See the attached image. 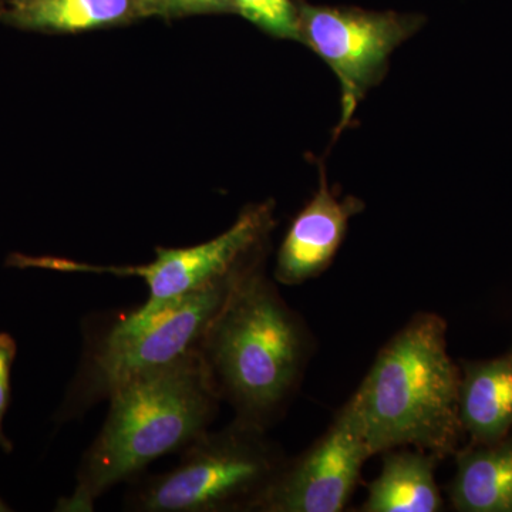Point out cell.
Returning <instances> with one entry per match:
<instances>
[{
    "instance_id": "obj_1",
    "label": "cell",
    "mask_w": 512,
    "mask_h": 512,
    "mask_svg": "<svg viewBox=\"0 0 512 512\" xmlns=\"http://www.w3.org/2000/svg\"><path fill=\"white\" fill-rule=\"evenodd\" d=\"M100 433L57 511L89 512L107 491L130 483L158 458L181 453L210 429L221 399L194 352L123 384L111 394Z\"/></svg>"
},
{
    "instance_id": "obj_2",
    "label": "cell",
    "mask_w": 512,
    "mask_h": 512,
    "mask_svg": "<svg viewBox=\"0 0 512 512\" xmlns=\"http://www.w3.org/2000/svg\"><path fill=\"white\" fill-rule=\"evenodd\" d=\"M309 350L308 330L259 259L212 320L198 353L235 419L266 430L295 394Z\"/></svg>"
},
{
    "instance_id": "obj_3",
    "label": "cell",
    "mask_w": 512,
    "mask_h": 512,
    "mask_svg": "<svg viewBox=\"0 0 512 512\" xmlns=\"http://www.w3.org/2000/svg\"><path fill=\"white\" fill-rule=\"evenodd\" d=\"M461 372L447 350V325L419 313L377 355L353 394L372 456L414 447L436 458L457 450Z\"/></svg>"
},
{
    "instance_id": "obj_4",
    "label": "cell",
    "mask_w": 512,
    "mask_h": 512,
    "mask_svg": "<svg viewBox=\"0 0 512 512\" xmlns=\"http://www.w3.org/2000/svg\"><path fill=\"white\" fill-rule=\"evenodd\" d=\"M265 258L264 251L214 284L178 299L150 316L128 312L86 348L66 399L57 413L62 421L82 416L109 400L123 384L160 369L200 349L212 320L245 272Z\"/></svg>"
},
{
    "instance_id": "obj_5",
    "label": "cell",
    "mask_w": 512,
    "mask_h": 512,
    "mask_svg": "<svg viewBox=\"0 0 512 512\" xmlns=\"http://www.w3.org/2000/svg\"><path fill=\"white\" fill-rule=\"evenodd\" d=\"M285 463L266 430L234 419L192 441L171 470L131 480L124 505L136 512L255 511Z\"/></svg>"
},
{
    "instance_id": "obj_6",
    "label": "cell",
    "mask_w": 512,
    "mask_h": 512,
    "mask_svg": "<svg viewBox=\"0 0 512 512\" xmlns=\"http://www.w3.org/2000/svg\"><path fill=\"white\" fill-rule=\"evenodd\" d=\"M274 208L254 205L242 211L231 228L220 237L190 248H157L156 259L136 266H96L70 259L13 256L16 266H36L63 272H92L114 276H137L148 286L146 303L134 309L140 316H150L184 296L200 291L228 275L249 258L264 251L269 232L274 227Z\"/></svg>"
},
{
    "instance_id": "obj_7",
    "label": "cell",
    "mask_w": 512,
    "mask_h": 512,
    "mask_svg": "<svg viewBox=\"0 0 512 512\" xmlns=\"http://www.w3.org/2000/svg\"><path fill=\"white\" fill-rule=\"evenodd\" d=\"M298 40L329 64L342 89L336 134L352 123L357 106L383 79L390 55L419 30L417 16L296 3Z\"/></svg>"
},
{
    "instance_id": "obj_8",
    "label": "cell",
    "mask_w": 512,
    "mask_h": 512,
    "mask_svg": "<svg viewBox=\"0 0 512 512\" xmlns=\"http://www.w3.org/2000/svg\"><path fill=\"white\" fill-rule=\"evenodd\" d=\"M370 457L365 427L352 396L320 439L295 460H286L255 511H343Z\"/></svg>"
},
{
    "instance_id": "obj_9",
    "label": "cell",
    "mask_w": 512,
    "mask_h": 512,
    "mask_svg": "<svg viewBox=\"0 0 512 512\" xmlns=\"http://www.w3.org/2000/svg\"><path fill=\"white\" fill-rule=\"evenodd\" d=\"M363 208V202L355 197H336L320 168L318 192L292 222L279 249L276 281L293 286L322 274L342 245L350 218Z\"/></svg>"
},
{
    "instance_id": "obj_10",
    "label": "cell",
    "mask_w": 512,
    "mask_h": 512,
    "mask_svg": "<svg viewBox=\"0 0 512 512\" xmlns=\"http://www.w3.org/2000/svg\"><path fill=\"white\" fill-rule=\"evenodd\" d=\"M460 420L474 443L505 439L512 429V350L485 362L464 363Z\"/></svg>"
},
{
    "instance_id": "obj_11",
    "label": "cell",
    "mask_w": 512,
    "mask_h": 512,
    "mask_svg": "<svg viewBox=\"0 0 512 512\" xmlns=\"http://www.w3.org/2000/svg\"><path fill=\"white\" fill-rule=\"evenodd\" d=\"M140 19L136 0H2L0 22L40 33L114 28Z\"/></svg>"
},
{
    "instance_id": "obj_12",
    "label": "cell",
    "mask_w": 512,
    "mask_h": 512,
    "mask_svg": "<svg viewBox=\"0 0 512 512\" xmlns=\"http://www.w3.org/2000/svg\"><path fill=\"white\" fill-rule=\"evenodd\" d=\"M474 444L458 453L450 491L453 507L461 512H512V439Z\"/></svg>"
},
{
    "instance_id": "obj_13",
    "label": "cell",
    "mask_w": 512,
    "mask_h": 512,
    "mask_svg": "<svg viewBox=\"0 0 512 512\" xmlns=\"http://www.w3.org/2000/svg\"><path fill=\"white\" fill-rule=\"evenodd\" d=\"M439 458L426 451H393L369 485L365 512H437L443 507L434 470Z\"/></svg>"
},
{
    "instance_id": "obj_14",
    "label": "cell",
    "mask_w": 512,
    "mask_h": 512,
    "mask_svg": "<svg viewBox=\"0 0 512 512\" xmlns=\"http://www.w3.org/2000/svg\"><path fill=\"white\" fill-rule=\"evenodd\" d=\"M235 10L279 39L298 40V13L292 0H234Z\"/></svg>"
},
{
    "instance_id": "obj_15",
    "label": "cell",
    "mask_w": 512,
    "mask_h": 512,
    "mask_svg": "<svg viewBox=\"0 0 512 512\" xmlns=\"http://www.w3.org/2000/svg\"><path fill=\"white\" fill-rule=\"evenodd\" d=\"M141 18L175 19L207 13H237L234 0H136Z\"/></svg>"
},
{
    "instance_id": "obj_16",
    "label": "cell",
    "mask_w": 512,
    "mask_h": 512,
    "mask_svg": "<svg viewBox=\"0 0 512 512\" xmlns=\"http://www.w3.org/2000/svg\"><path fill=\"white\" fill-rule=\"evenodd\" d=\"M18 353V345L9 333H0V448L5 453H12L13 444L3 433V419L8 413L10 396H12V366Z\"/></svg>"
},
{
    "instance_id": "obj_17",
    "label": "cell",
    "mask_w": 512,
    "mask_h": 512,
    "mask_svg": "<svg viewBox=\"0 0 512 512\" xmlns=\"http://www.w3.org/2000/svg\"><path fill=\"white\" fill-rule=\"evenodd\" d=\"M12 511V508L9 507L8 504L5 503V501L0 498V512H9Z\"/></svg>"
},
{
    "instance_id": "obj_18",
    "label": "cell",
    "mask_w": 512,
    "mask_h": 512,
    "mask_svg": "<svg viewBox=\"0 0 512 512\" xmlns=\"http://www.w3.org/2000/svg\"><path fill=\"white\" fill-rule=\"evenodd\" d=\"M0 3H2V0H0Z\"/></svg>"
}]
</instances>
